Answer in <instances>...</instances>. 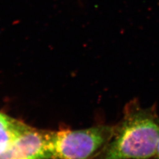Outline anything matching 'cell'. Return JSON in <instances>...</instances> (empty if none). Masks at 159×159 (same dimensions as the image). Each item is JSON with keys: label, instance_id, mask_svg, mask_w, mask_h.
<instances>
[{"label": "cell", "instance_id": "1", "mask_svg": "<svg viewBox=\"0 0 159 159\" xmlns=\"http://www.w3.org/2000/svg\"><path fill=\"white\" fill-rule=\"evenodd\" d=\"M159 134L155 106L143 108L137 100L127 103L109 141L92 159H152Z\"/></svg>", "mask_w": 159, "mask_h": 159}, {"label": "cell", "instance_id": "2", "mask_svg": "<svg viewBox=\"0 0 159 159\" xmlns=\"http://www.w3.org/2000/svg\"><path fill=\"white\" fill-rule=\"evenodd\" d=\"M113 125L100 124L83 129L51 131L52 159H92L109 141Z\"/></svg>", "mask_w": 159, "mask_h": 159}, {"label": "cell", "instance_id": "3", "mask_svg": "<svg viewBox=\"0 0 159 159\" xmlns=\"http://www.w3.org/2000/svg\"><path fill=\"white\" fill-rule=\"evenodd\" d=\"M0 159H52L51 131L28 126L0 152Z\"/></svg>", "mask_w": 159, "mask_h": 159}, {"label": "cell", "instance_id": "4", "mask_svg": "<svg viewBox=\"0 0 159 159\" xmlns=\"http://www.w3.org/2000/svg\"><path fill=\"white\" fill-rule=\"evenodd\" d=\"M28 126L21 121L0 131V152L4 151Z\"/></svg>", "mask_w": 159, "mask_h": 159}, {"label": "cell", "instance_id": "5", "mask_svg": "<svg viewBox=\"0 0 159 159\" xmlns=\"http://www.w3.org/2000/svg\"><path fill=\"white\" fill-rule=\"evenodd\" d=\"M18 121L0 112V131L8 129L16 124Z\"/></svg>", "mask_w": 159, "mask_h": 159}, {"label": "cell", "instance_id": "6", "mask_svg": "<svg viewBox=\"0 0 159 159\" xmlns=\"http://www.w3.org/2000/svg\"><path fill=\"white\" fill-rule=\"evenodd\" d=\"M152 159H159V134H158V138L157 141V149L155 155Z\"/></svg>", "mask_w": 159, "mask_h": 159}]
</instances>
